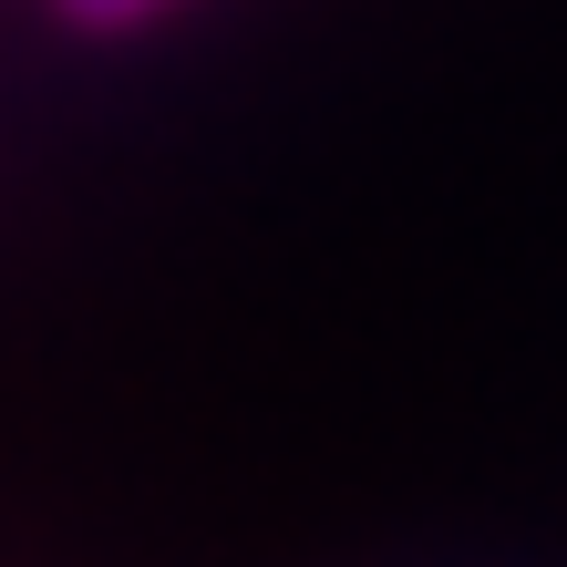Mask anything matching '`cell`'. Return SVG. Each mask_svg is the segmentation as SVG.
<instances>
[{
  "mask_svg": "<svg viewBox=\"0 0 567 567\" xmlns=\"http://www.w3.org/2000/svg\"><path fill=\"white\" fill-rule=\"evenodd\" d=\"M62 21H83V31H124V21H145V11H165V0H52Z\"/></svg>",
  "mask_w": 567,
  "mask_h": 567,
  "instance_id": "1",
  "label": "cell"
}]
</instances>
